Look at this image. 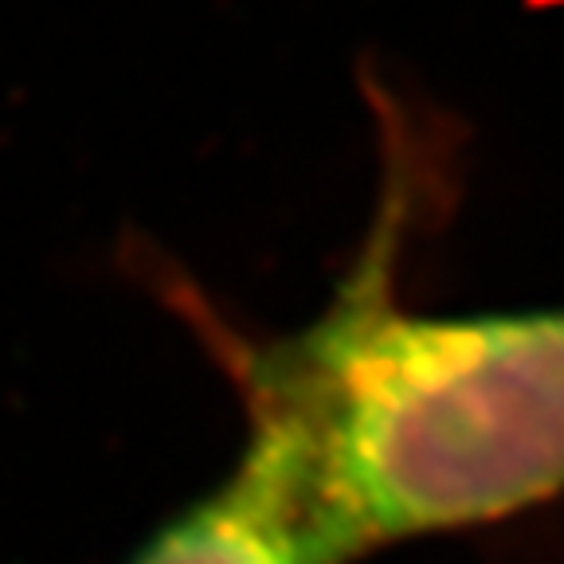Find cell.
<instances>
[{"mask_svg":"<svg viewBox=\"0 0 564 564\" xmlns=\"http://www.w3.org/2000/svg\"><path fill=\"white\" fill-rule=\"evenodd\" d=\"M130 564H306L271 482L251 458L173 518Z\"/></svg>","mask_w":564,"mask_h":564,"instance_id":"obj_2","label":"cell"},{"mask_svg":"<svg viewBox=\"0 0 564 564\" xmlns=\"http://www.w3.org/2000/svg\"><path fill=\"white\" fill-rule=\"evenodd\" d=\"M251 432L306 564H352L564 494V310L412 314L380 259L306 329L224 337Z\"/></svg>","mask_w":564,"mask_h":564,"instance_id":"obj_1","label":"cell"}]
</instances>
